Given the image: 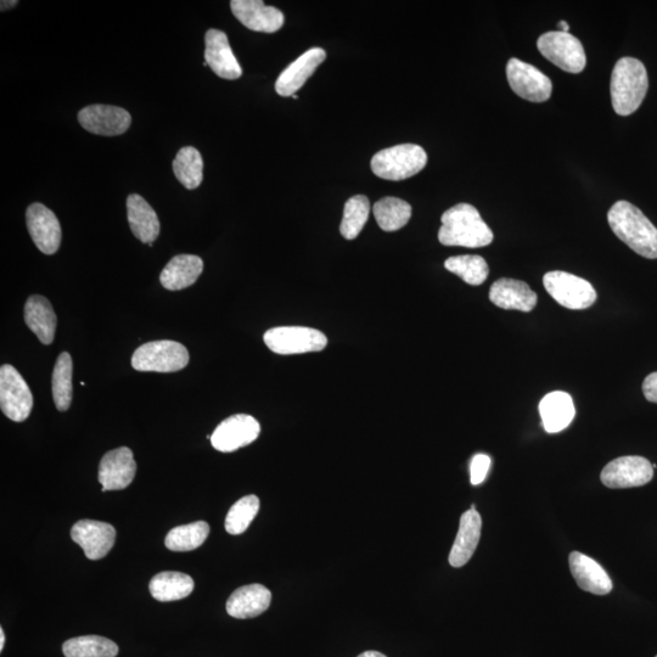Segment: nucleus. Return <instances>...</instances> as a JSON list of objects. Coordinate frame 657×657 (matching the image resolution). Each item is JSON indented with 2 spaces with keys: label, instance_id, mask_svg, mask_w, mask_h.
I'll use <instances>...</instances> for the list:
<instances>
[{
  "label": "nucleus",
  "instance_id": "c85d7f7f",
  "mask_svg": "<svg viewBox=\"0 0 657 657\" xmlns=\"http://www.w3.org/2000/svg\"><path fill=\"white\" fill-rule=\"evenodd\" d=\"M373 212L376 222L384 232H397L411 219L412 206L402 199L384 198L375 202Z\"/></svg>",
  "mask_w": 657,
  "mask_h": 657
},
{
  "label": "nucleus",
  "instance_id": "a19ab883",
  "mask_svg": "<svg viewBox=\"0 0 657 657\" xmlns=\"http://www.w3.org/2000/svg\"><path fill=\"white\" fill-rule=\"evenodd\" d=\"M5 645V633L3 628H0V651H3Z\"/></svg>",
  "mask_w": 657,
  "mask_h": 657
},
{
  "label": "nucleus",
  "instance_id": "aec40b11",
  "mask_svg": "<svg viewBox=\"0 0 657 657\" xmlns=\"http://www.w3.org/2000/svg\"><path fill=\"white\" fill-rule=\"evenodd\" d=\"M481 530V515L477 513L473 504L470 510L465 511L462 518H460L458 535L451 553H449V564L453 567H463L469 563L477 546H479Z\"/></svg>",
  "mask_w": 657,
  "mask_h": 657
},
{
  "label": "nucleus",
  "instance_id": "473e14b6",
  "mask_svg": "<svg viewBox=\"0 0 657 657\" xmlns=\"http://www.w3.org/2000/svg\"><path fill=\"white\" fill-rule=\"evenodd\" d=\"M72 373V358L63 352L55 363L52 381L54 403L60 412H66L72 403Z\"/></svg>",
  "mask_w": 657,
  "mask_h": 657
},
{
  "label": "nucleus",
  "instance_id": "bb28decb",
  "mask_svg": "<svg viewBox=\"0 0 657 657\" xmlns=\"http://www.w3.org/2000/svg\"><path fill=\"white\" fill-rule=\"evenodd\" d=\"M25 322L43 345L52 344L58 319H56L53 306L50 305L46 297L33 295L27 300Z\"/></svg>",
  "mask_w": 657,
  "mask_h": 657
},
{
  "label": "nucleus",
  "instance_id": "7ed1b4c3",
  "mask_svg": "<svg viewBox=\"0 0 657 657\" xmlns=\"http://www.w3.org/2000/svg\"><path fill=\"white\" fill-rule=\"evenodd\" d=\"M649 78L642 61L622 58L612 70L610 91L617 115L630 116L642 105L648 93Z\"/></svg>",
  "mask_w": 657,
  "mask_h": 657
},
{
  "label": "nucleus",
  "instance_id": "a878e982",
  "mask_svg": "<svg viewBox=\"0 0 657 657\" xmlns=\"http://www.w3.org/2000/svg\"><path fill=\"white\" fill-rule=\"evenodd\" d=\"M204 271V262L194 255L173 257L160 275V282L165 289L179 291L189 288L199 279Z\"/></svg>",
  "mask_w": 657,
  "mask_h": 657
},
{
  "label": "nucleus",
  "instance_id": "37998d69",
  "mask_svg": "<svg viewBox=\"0 0 657 657\" xmlns=\"http://www.w3.org/2000/svg\"><path fill=\"white\" fill-rule=\"evenodd\" d=\"M291 98L297 99V98H299V97H297V94H295V95H292Z\"/></svg>",
  "mask_w": 657,
  "mask_h": 657
},
{
  "label": "nucleus",
  "instance_id": "9d476101",
  "mask_svg": "<svg viewBox=\"0 0 657 657\" xmlns=\"http://www.w3.org/2000/svg\"><path fill=\"white\" fill-rule=\"evenodd\" d=\"M507 77L511 89L520 98L531 103H544L553 92L550 78L537 67L519 59H510L507 65Z\"/></svg>",
  "mask_w": 657,
  "mask_h": 657
},
{
  "label": "nucleus",
  "instance_id": "4468645a",
  "mask_svg": "<svg viewBox=\"0 0 657 657\" xmlns=\"http://www.w3.org/2000/svg\"><path fill=\"white\" fill-rule=\"evenodd\" d=\"M28 233L39 251L46 255H54L61 244V227L58 217L47 206L35 202L28 206L26 212Z\"/></svg>",
  "mask_w": 657,
  "mask_h": 657
},
{
  "label": "nucleus",
  "instance_id": "f257e3e1",
  "mask_svg": "<svg viewBox=\"0 0 657 657\" xmlns=\"http://www.w3.org/2000/svg\"><path fill=\"white\" fill-rule=\"evenodd\" d=\"M612 232L638 255L657 258V228L638 207L628 201H617L608 213Z\"/></svg>",
  "mask_w": 657,
  "mask_h": 657
},
{
  "label": "nucleus",
  "instance_id": "dca6fc26",
  "mask_svg": "<svg viewBox=\"0 0 657 657\" xmlns=\"http://www.w3.org/2000/svg\"><path fill=\"white\" fill-rule=\"evenodd\" d=\"M71 538L84 550L89 560H100L114 548L116 530L106 522L81 520L73 525Z\"/></svg>",
  "mask_w": 657,
  "mask_h": 657
},
{
  "label": "nucleus",
  "instance_id": "e433bc0d",
  "mask_svg": "<svg viewBox=\"0 0 657 657\" xmlns=\"http://www.w3.org/2000/svg\"><path fill=\"white\" fill-rule=\"evenodd\" d=\"M490 468L491 458L487 454H476L470 465L471 484L474 486L481 485L486 480Z\"/></svg>",
  "mask_w": 657,
  "mask_h": 657
},
{
  "label": "nucleus",
  "instance_id": "58836bf2",
  "mask_svg": "<svg viewBox=\"0 0 657 657\" xmlns=\"http://www.w3.org/2000/svg\"><path fill=\"white\" fill-rule=\"evenodd\" d=\"M0 5H2L0 8H2V11H4L15 8L16 5H18V2H16V0H10V2H8V0H3Z\"/></svg>",
  "mask_w": 657,
  "mask_h": 657
},
{
  "label": "nucleus",
  "instance_id": "5701e85b",
  "mask_svg": "<svg viewBox=\"0 0 657 657\" xmlns=\"http://www.w3.org/2000/svg\"><path fill=\"white\" fill-rule=\"evenodd\" d=\"M572 577L578 587L595 595H606L612 591L611 578L597 561L580 552H572L569 558Z\"/></svg>",
  "mask_w": 657,
  "mask_h": 657
},
{
  "label": "nucleus",
  "instance_id": "6e6552de",
  "mask_svg": "<svg viewBox=\"0 0 657 657\" xmlns=\"http://www.w3.org/2000/svg\"><path fill=\"white\" fill-rule=\"evenodd\" d=\"M537 48L544 58L569 73H580L587 64L580 39L569 32H547L538 38Z\"/></svg>",
  "mask_w": 657,
  "mask_h": 657
},
{
  "label": "nucleus",
  "instance_id": "6ab92c4d",
  "mask_svg": "<svg viewBox=\"0 0 657 657\" xmlns=\"http://www.w3.org/2000/svg\"><path fill=\"white\" fill-rule=\"evenodd\" d=\"M325 58H327V53L322 48L307 50L280 73L277 83H275V91L280 97H292L305 86L308 78L313 76Z\"/></svg>",
  "mask_w": 657,
  "mask_h": 657
},
{
  "label": "nucleus",
  "instance_id": "f3484780",
  "mask_svg": "<svg viewBox=\"0 0 657 657\" xmlns=\"http://www.w3.org/2000/svg\"><path fill=\"white\" fill-rule=\"evenodd\" d=\"M230 8L235 18L251 31L274 33L284 25L282 11L268 7L262 0H233Z\"/></svg>",
  "mask_w": 657,
  "mask_h": 657
},
{
  "label": "nucleus",
  "instance_id": "39448f33",
  "mask_svg": "<svg viewBox=\"0 0 657 657\" xmlns=\"http://www.w3.org/2000/svg\"><path fill=\"white\" fill-rule=\"evenodd\" d=\"M189 352L179 342H148L133 353L132 367L138 372L174 373L187 367Z\"/></svg>",
  "mask_w": 657,
  "mask_h": 657
},
{
  "label": "nucleus",
  "instance_id": "f8f14e48",
  "mask_svg": "<svg viewBox=\"0 0 657 657\" xmlns=\"http://www.w3.org/2000/svg\"><path fill=\"white\" fill-rule=\"evenodd\" d=\"M261 434V425L247 414H237L222 421L211 435L213 448L219 452L232 453L251 445Z\"/></svg>",
  "mask_w": 657,
  "mask_h": 657
},
{
  "label": "nucleus",
  "instance_id": "79ce46f5",
  "mask_svg": "<svg viewBox=\"0 0 657 657\" xmlns=\"http://www.w3.org/2000/svg\"><path fill=\"white\" fill-rule=\"evenodd\" d=\"M559 27H560L561 32H569V30H570V26H569V24H567L566 21H560L559 22Z\"/></svg>",
  "mask_w": 657,
  "mask_h": 657
},
{
  "label": "nucleus",
  "instance_id": "7c9ffc66",
  "mask_svg": "<svg viewBox=\"0 0 657 657\" xmlns=\"http://www.w3.org/2000/svg\"><path fill=\"white\" fill-rule=\"evenodd\" d=\"M210 535V526L205 521L174 527L165 539L166 547L172 552H192L205 543Z\"/></svg>",
  "mask_w": 657,
  "mask_h": 657
},
{
  "label": "nucleus",
  "instance_id": "1a4fd4ad",
  "mask_svg": "<svg viewBox=\"0 0 657 657\" xmlns=\"http://www.w3.org/2000/svg\"><path fill=\"white\" fill-rule=\"evenodd\" d=\"M0 408L5 417L22 423L32 412L33 396L30 387L13 365L0 368Z\"/></svg>",
  "mask_w": 657,
  "mask_h": 657
},
{
  "label": "nucleus",
  "instance_id": "cd10ccee",
  "mask_svg": "<svg viewBox=\"0 0 657 657\" xmlns=\"http://www.w3.org/2000/svg\"><path fill=\"white\" fill-rule=\"evenodd\" d=\"M149 588L151 595L159 602H176L193 593L194 580L183 572H160L150 581Z\"/></svg>",
  "mask_w": 657,
  "mask_h": 657
},
{
  "label": "nucleus",
  "instance_id": "b1692460",
  "mask_svg": "<svg viewBox=\"0 0 657 657\" xmlns=\"http://www.w3.org/2000/svg\"><path fill=\"white\" fill-rule=\"evenodd\" d=\"M539 414H541L544 430L548 434H558L569 428L572 420L575 419V404L569 393L550 392L539 403Z\"/></svg>",
  "mask_w": 657,
  "mask_h": 657
},
{
  "label": "nucleus",
  "instance_id": "423d86ee",
  "mask_svg": "<svg viewBox=\"0 0 657 657\" xmlns=\"http://www.w3.org/2000/svg\"><path fill=\"white\" fill-rule=\"evenodd\" d=\"M544 288L559 305L569 310H586L597 301V291L586 279L554 271L544 275Z\"/></svg>",
  "mask_w": 657,
  "mask_h": 657
},
{
  "label": "nucleus",
  "instance_id": "f03ea898",
  "mask_svg": "<svg viewBox=\"0 0 657 657\" xmlns=\"http://www.w3.org/2000/svg\"><path fill=\"white\" fill-rule=\"evenodd\" d=\"M441 222L438 240L442 245L477 249V247L488 246L493 241L492 230L473 205L453 206L443 213Z\"/></svg>",
  "mask_w": 657,
  "mask_h": 657
},
{
  "label": "nucleus",
  "instance_id": "20e7f679",
  "mask_svg": "<svg viewBox=\"0 0 657 657\" xmlns=\"http://www.w3.org/2000/svg\"><path fill=\"white\" fill-rule=\"evenodd\" d=\"M428 154L417 144H400L379 151L373 156L370 167L375 176L386 181L400 182L423 171Z\"/></svg>",
  "mask_w": 657,
  "mask_h": 657
},
{
  "label": "nucleus",
  "instance_id": "c756f323",
  "mask_svg": "<svg viewBox=\"0 0 657 657\" xmlns=\"http://www.w3.org/2000/svg\"><path fill=\"white\" fill-rule=\"evenodd\" d=\"M202 170H204V161L198 149L185 146L178 151L173 161V172L184 188L188 190L199 188L204 178Z\"/></svg>",
  "mask_w": 657,
  "mask_h": 657
},
{
  "label": "nucleus",
  "instance_id": "ddd939ff",
  "mask_svg": "<svg viewBox=\"0 0 657 657\" xmlns=\"http://www.w3.org/2000/svg\"><path fill=\"white\" fill-rule=\"evenodd\" d=\"M78 122L86 131L97 136L115 137L128 131L132 117L119 106L98 104L82 109L78 114Z\"/></svg>",
  "mask_w": 657,
  "mask_h": 657
},
{
  "label": "nucleus",
  "instance_id": "4c0bfd02",
  "mask_svg": "<svg viewBox=\"0 0 657 657\" xmlns=\"http://www.w3.org/2000/svg\"><path fill=\"white\" fill-rule=\"evenodd\" d=\"M643 392L649 402L657 404V372L651 373L645 378Z\"/></svg>",
  "mask_w": 657,
  "mask_h": 657
},
{
  "label": "nucleus",
  "instance_id": "393cba45",
  "mask_svg": "<svg viewBox=\"0 0 657 657\" xmlns=\"http://www.w3.org/2000/svg\"><path fill=\"white\" fill-rule=\"evenodd\" d=\"M129 227L134 237L144 244H154L160 235V221L153 207L142 196L131 194L127 199Z\"/></svg>",
  "mask_w": 657,
  "mask_h": 657
},
{
  "label": "nucleus",
  "instance_id": "0eeeda50",
  "mask_svg": "<svg viewBox=\"0 0 657 657\" xmlns=\"http://www.w3.org/2000/svg\"><path fill=\"white\" fill-rule=\"evenodd\" d=\"M263 340L269 350L282 356L319 352L328 345V338L322 331L306 327L273 328Z\"/></svg>",
  "mask_w": 657,
  "mask_h": 657
},
{
  "label": "nucleus",
  "instance_id": "2f4dec72",
  "mask_svg": "<svg viewBox=\"0 0 657 657\" xmlns=\"http://www.w3.org/2000/svg\"><path fill=\"white\" fill-rule=\"evenodd\" d=\"M66 657H116L119 647L112 640L100 636H83L67 640L63 645Z\"/></svg>",
  "mask_w": 657,
  "mask_h": 657
},
{
  "label": "nucleus",
  "instance_id": "412c9836",
  "mask_svg": "<svg viewBox=\"0 0 657 657\" xmlns=\"http://www.w3.org/2000/svg\"><path fill=\"white\" fill-rule=\"evenodd\" d=\"M272 593L262 584H249L240 587L227 602V612L234 619H254L266 612L271 606Z\"/></svg>",
  "mask_w": 657,
  "mask_h": 657
},
{
  "label": "nucleus",
  "instance_id": "c9c22d12",
  "mask_svg": "<svg viewBox=\"0 0 657 657\" xmlns=\"http://www.w3.org/2000/svg\"><path fill=\"white\" fill-rule=\"evenodd\" d=\"M260 511V499L254 494L245 496L233 505L226 518V531L229 535L238 536L244 533Z\"/></svg>",
  "mask_w": 657,
  "mask_h": 657
},
{
  "label": "nucleus",
  "instance_id": "9b49d317",
  "mask_svg": "<svg viewBox=\"0 0 657 657\" xmlns=\"http://www.w3.org/2000/svg\"><path fill=\"white\" fill-rule=\"evenodd\" d=\"M653 477V464L647 458L627 456L612 460L606 465L600 475V480L604 486L612 488V490H620V488L647 485L653 480Z\"/></svg>",
  "mask_w": 657,
  "mask_h": 657
},
{
  "label": "nucleus",
  "instance_id": "4be33fe9",
  "mask_svg": "<svg viewBox=\"0 0 657 657\" xmlns=\"http://www.w3.org/2000/svg\"><path fill=\"white\" fill-rule=\"evenodd\" d=\"M490 300L503 310L531 312L537 305V295L521 280L502 278L491 286Z\"/></svg>",
  "mask_w": 657,
  "mask_h": 657
},
{
  "label": "nucleus",
  "instance_id": "2eb2a0df",
  "mask_svg": "<svg viewBox=\"0 0 657 657\" xmlns=\"http://www.w3.org/2000/svg\"><path fill=\"white\" fill-rule=\"evenodd\" d=\"M137 473V463L128 447H120L105 454L99 465L101 491L125 490Z\"/></svg>",
  "mask_w": 657,
  "mask_h": 657
},
{
  "label": "nucleus",
  "instance_id": "f704fd0d",
  "mask_svg": "<svg viewBox=\"0 0 657 657\" xmlns=\"http://www.w3.org/2000/svg\"><path fill=\"white\" fill-rule=\"evenodd\" d=\"M445 267L447 271L462 278L466 284L474 286L484 284L490 273L485 258L474 255L449 257Z\"/></svg>",
  "mask_w": 657,
  "mask_h": 657
},
{
  "label": "nucleus",
  "instance_id": "ea45409f",
  "mask_svg": "<svg viewBox=\"0 0 657 657\" xmlns=\"http://www.w3.org/2000/svg\"><path fill=\"white\" fill-rule=\"evenodd\" d=\"M357 657H387V656L384 655V654L379 653V651L368 650V651H364V653H362L361 655H359Z\"/></svg>",
  "mask_w": 657,
  "mask_h": 657
},
{
  "label": "nucleus",
  "instance_id": "a211bd4d",
  "mask_svg": "<svg viewBox=\"0 0 657 657\" xmlns=\"http://www.w3.org/2000/svg\"><path fill=\"white\" fill-rule=\"evenodd\" d=\"M205 44V63L218 77L233 81L243 76V70L230 48L226 33L212 28L206 32Z\"/></svg>",
  "mask_w": 657,
  "mask_h": 657
},
{
  "label": "nucleus",
  "instance_id": "72a5a7b5",
  "mask_svg": "<svg viewBox=\"0 0 657 657\" xmlns=\"http://www.w3.org/2000/svg\"><path fill=\"white\" fill-rule=\"evenodd\" d=\"M370 202L367 196L356 195L348 199L345 204L344 217L340 224V233L347 240H353L361 234L365 223L368 222Z\"/></svg>",
  "mask_w": 657,
  "mask_h": 657
},
{
  "label": "nucleus",
  "instance_id": "c03bdc74",
  "mask_svg": "<svg viewBox=\"0 0 657 657\" xmlns=\"http://www.w3.org/2000/svg\"><path fill=\"white\" fill-rule=\"evenodd\" d=\"M657 657V656H656Z\"/></svg>",
  "mask_w": 657,
  "mask_h": 657
}]
</instances>
